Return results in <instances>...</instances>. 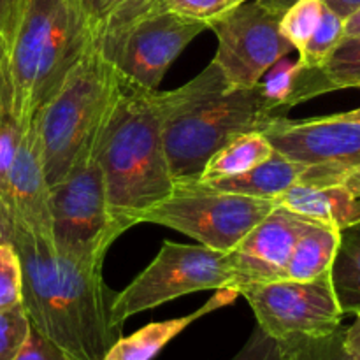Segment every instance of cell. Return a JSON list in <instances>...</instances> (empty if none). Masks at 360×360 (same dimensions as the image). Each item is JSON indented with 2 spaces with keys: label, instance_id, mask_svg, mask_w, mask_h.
<instances>
[{
  "label": "cell",
  "instance_id": "cell-36",
  "mask_svg": "<svg viewBox=\"0 0 360 360\" xmlns=\"http://www.w3.org/2000/svg\"><path fill=\"white\" fill-rule=\"evenodd\" d=\"M340 185H345L355 197H360V164L347 172L341 178Z\"/></svg>",
  "mask_w": 360,
  "mask_h": 360
},
{
  "label": "cell",
  "instance_id": "cell-25",
  "mask_svg": "<svg viewBox=\"0 0 360 360\" xmlns=\"http://www.w3.org/2000/svg\"><path fill=\"white\" fill-rule=\"evenodd\" d=\"M343 39L345 20H341L338 14L326 7L315 32L308 39L304 48L299 51V60L306 69H316L329 58L330 53L338 48Z\"/></svg>",
  "mask_w": 360,
  "mask_h": 360
},
{
  "label": "cell",
  "instance_id": "cell-35",
  "mask_svg": "<svg viewBox=\"0 0 360 360\" xmlns=\"http://www.w3.org/2000/svg\"><path fill=\"white\" fill-rule=\"evenodd\" d=\"M345 341H347L348 350L360 359V313L355 315V322L345 333Z\"/></svg>",
  "mask_w": 360,
  "mask_h": 360
},
{
  "label": "cell",
  "instance_id": "cell-34",
  "mask_svg": "<svg viewBox=\"0 0 360 360\" xmlns=\"http://www.w3.org/2000/svg\"><path fill=\"white\" fill-rule=\"evenodd\" d=\"M327 9L333 11L341 20H348L360 9V0H322Z\"/></svg>",
  "mask_w": 360,
  "mask_h": 360
},
{
  "label": "cell",
  "instance_id": "cell-11",
  "mask_svg": "<svg viewBox=\"0 0 360 360\" xmlns=\"http://www.w3.org/2000/svg\"><path fill=\"white\" fill-rule=\"evenodd\" d=\"M262 134L274 151L308 167L301 179L304 185H340L360 164V122L336 115L309 120L276 116Z\"/></svg>",
  "mask_w": 360,
  "mask_h": 360
},
{
  "label": "cell",
  "instance_id": "cell-16",
  "mask_svg": "<svg viewBox=\"0 0 360 360\" xmlns=\"http://www.w3.org/2000/svg\"><path fill=\"white\" fill-rule=\"evenodd\" d=\"M239 292L234 288H221V290H217V294L202 308L190 313V315L165 320V322L148 323L130 336L120 338L112 345L111 350L108 352L104 360H153L190 323L202 319L204 315H210V313L224 308V306H229L236 301Z\"/></svg>",
  "mask_w": 360,
  "mask_h": 360
},
{
  "label": "cell",
  "instance_id": "cell-8",
  "mask_svg": "<svg viewBox=\"0 0 360 360\" xmlns=\"http://www.w3.org/2000/svg\"><path fill=\"white\" fill-rule=\"evenodd\" d=\"M221 288H234L227 253L202 245L164 241L150 266L112 297V322L123 327L137 313L155 309L183 295Z\"/></svg>",
  "mask_w": 360,
  "mask_h": 360
},
{
  "label": "cell",
  "instance_id": "cell-33",
  "mask_svg": "<svg viewBox=\"0 0 360 360\" xmlns=\"http://www.w3.org/2000/svg\"><path fill=\"white\" fill-rule=\"evenodd\" d=\"M276 348V340L264 333L259 326L250 334L245 347L238 352L231 360H269L271 354Z\"/></svg>",
  "mask_w": 360,
  "mask_h": 360
},
{
  "label": "cell",
  "instance_id": "cell-26",
  "mask_svg": "<svg viewBox=\"0 0 360 360\" xmlns=\"http://www.w3.org/2000/svg\"><path fill=\"white\" fill-rule=\"evenodd\" d=\"M323 9L326 6L322 0H295L285 9L280 21V30L297 53L304 48L308 39L315 32Z\"/></svg>",
  "mask_w": 360,
  "mask_h": 360
},
{
  "label": "cell",
  "instance_id": "cell-7",
  "mask_svg": "<svg viewBox=\"0 0 360 360\" xmlns=\"http://www.w3.org/2000/svg\"><path fill=\"white\" fill-rule=\"evenodd\" d=\"M274 207L273 200L218 192L193 181L176 185L167 199L141 214L139 224L169 227L229 253Z\"/></svg>",
  "mask_w": 360,
  "mask_h": 360
},
{
  "label": "cell",
  "instance_id": "cell-28",
  "mask_svg": "<svg viewBox=\"0 0 360 360\" xmlns=\"http://www.w3.org/2000/svg\"><path fill=\"white\" fill-rule=\"evenodd\" d=\"M30 327L23 302L0 308V360H13L20 354Z\"/></svg>",
  "mask_w": 360,
  "mask_h": 360
},
{
  "label": "cell",
  "instance_id": "cell-32",
  "mask_svg": "<svg viewBox=\"0 0 360 360\" xmlns=\"http://www.w3.org/2000/svg\"><path fill=\"white\" fill-rule=\"evenodd\" d=\"M28 4L30 0H0V37L7 42L9 49L27 13Z\"/></svg>",
  "mask_w": 360,
  "mask_h": 360
},
{
  "label": "cell",
  "instance_id": "cell-9",
  "mask_svg": "<svg viewBox=\"0 0 360 360\" xmlns=\"http://www.w3.org/2000/svg\"><path fill=\"white\" fill-rule=\"evenodd\" d=\"M206 28L204 21L167 11H146L97 44L122 79L158 90L172 62Z\"/></svg>",
  "mask_w": 360,
  "mask_h": 360
},
{
  "label": "cell",
  "instance_id": "cell-22",
  "mask_svg": "<svg viewBox=\"0 0 360 360\" xmlns=\"http://www.w3.org/2000/svg\"><path fill=\"white\" fill-rule=\"evenodd\" d=\"M330 283L345 315L360 313V221L340 231Z\"/></svg>",
  "mask_w": 360,
  "mask_h": 360
},
{
  "label": "cell",
  "instance_id": "cell-5",
  "mask_svg": "<svg viewBox=\"0 0 360 360\" xmlns=\"http://www.w3.org/2000/svg\"><path fill=\"white\" fill-rule=\"evenodd\" d=\"M120 76L97 42L72 67L56 94L39 109L37 125L49 186L91 153L98 129L118 91Z\"/></svg>",
  "mask_w": 360,
  "mask_h": 360
},
{
  "label": "cell",
  "instance_id": "cell-10",
  "mask_svg": "<svg viewBox=\"0 0 360 360\" xmlns=\"http://www.w3.org/2000/svg\"><path fill=\"white\" fill-rule=\"evenodd\" d=\"M285 7L264 0H246L210 23L218 39L213 62L236 88H252L264 74L294 51L280 21Z\"/></svg>",
  "mask_w": 360,
  "mask_h": 360
},
{
  "label": "cell",
  "instance_id": "cell-37",
  "mask_svg": "<svg viewBox=\"0 0 360 360\" xmlns=\"http://www.w3.org/2000/svg\"><path fill=\"white\" fill-rule=\"evenodd\" d=\"M359 35H360V9L355 14H352L348 20H345V39L359 37Z\"/></svg>",
  "mask_w": 360,
  "mask_h": 360
},
{
  "label": "cell",
  "instance_id": "cell-17",
  "mask_svg": "<svg viewBox=\"0 0 360 360\" xmlns=\"http://www.w3.org/2000/svg\"><path fill=\"white\" fill-rule=\"evenodd\" d=\"M345 88H360V35L343 39L316 69L302 65L295 81L292 105Z\"/></svg>",
  "mask_w": 360,
  "mask_h": 360
},
{
  "label": "cell",
  "instance_id": "cell-24",
  "mask_svg": "<svg viewBox=\"0 0 360 360\" xmlns=\"http://www.w3.org/2000/svg\"><path fill=\"white\" fill-rule=\"evenodd\" d=\"M95 42L146 13L151 0H81Z\"/></svg>",
  "mask_w": 360,
  "mask_h": 360
},
{
  "label": "cell",
  "instance_id": "cell-2",
  "mask_svg": "<svg viewBox=\"0 0 360 360\" xmlns=\"http://www.w3.org/2000/svg\"><path fill=\"white\" fill-rule=\"evenodd\" d=\"M155 97L174 185L197 181L206 162L234 137L264 132L276 116H287L264 97L260 84L232 86L214 62L183 86L157 90Z\"/></svg>",
  "mask_w": 360,
  "mask_h": 360
},
{
  "label": "cell",
  "instance_id": "cell-31",
  "mask_svg": "<svg viewBox=\"0 0 360 360\" xmlns=\"http://www.w3.org/2000/svg\"><path fill=\"white\" fill-rule=\"evenodd\" d=\"M13 360H72L65 352L60 350L55 343L42 336L35 327H30L27 341L20 354Z\"/></svg>",
  "mask_w": 360,
  "mask_h": 360
},
{
  "label": "cell",
  "instance_id": "cell-27",
  "mask_svg": "<svg viewBox=\"0 0 360 360\" xmlns=\"http://www.w3.org/2000/svg\"><path fill=\"white\" fill-rule=\"evenodd\" d=\"M302 69L301 60H288L287 56L278 60L260 79V90L264 97L271 102L276 109L287 115L292 108V95H294L295 81Z\"/></svg>",
  "mask_w": 360,
  "mask_h": 360
},
{
  "label": "cell",
  "instance_id": "cell-6",
  "mask_svg": "<svg viewBox=\"0 0 360 360\" xmlns=\"http://www.w3.org/2000/svg\"><path fill=\"white\" fill-rule=\"evenodd\" d=\"M51 239L60 255L102 267L112 243L129 225L115 217L94 155H86L56 185L49 186Z\"/></svg>",
  "mask_w": 360,
  "mask_h": 360
},
{
  "label": "cell",
  "instance_id": "cell-12",
  "mask_svg": "<svg viewBox=\"0 0 360 360\" xmlns=\"http://www.w3.org/2000/svg\"><path fill=\"white\" fill-rule=\"evenodd\" d=\"M238 292L255 313L257 326L276 341L330 333L341 327L345 316L330 274L313 281L250 283Z\"/></svg>",
  "mask_w": 360,
  "mask_h": 360
},
{
  "label": "cell",
  "instance_id": "cell-30",
  "mask_svg": "<svg viewBox=\"0 0 360 360\" xmlns=\"http://www.w3.org/2000/svg\"><path fill=\"white\" fill-rule=\"evenodd\" d=\"M21 262L13 243L0 241V308L21 302L23 297Z\"/></svg>",
  "mask_w": 360,
  "mask_h": 360
},
{
  "label": "cell",
  "instance_id": "cell-15",
  "mask_svg": "<svg viewBox=\"0 0 360 360\" xmlns=\"http://www.w3.org/2000/svg\"><path fill=\"white\" fill-rule=\"evenodd\" d=\"M273 202L276 207L338 231L360 221V197H355L345 185L313 186L297 183Z\"/></svg>",
  "mask_w": 360,
  "mask_h": 360
},
{
  "label": "cell",
  "instance_id": "cell-40",
  "mask_svg": "<svg viewBox=\"0 0 360 360\" xmlns=\"http://www.w3.org/2000/svg\"><path fill=\"white\" fill-rule=\"evenodd\" d=\"M266 2H271V0H266Z\"/></svg>",
  "mask_w": 360,
  "mask_h": 360
},
{
  "label": "cell",
  "instance_id": "cell-13",
  "mask_svg": "<svg viewBox=\"0 0 360 360\" xmlns=\"http://www.w3.org/2000/svg\"><path fill=\"white\" fill-rule=\"evenodd\" d=\"M311 224L315 221L274 207L227 253L232 287L239 290L250 283L283 280L295 243Z\"/></svg>",
  "mask_w": 360,
  "mask_h": 360
},
{
  "label": "cell",
  "instance_id": "cell-39",
  "mask_svg": "<svg viewBox=\"0 0 360 360\" xmlns=\"http://www.w3.org/2000/svg\"><path fill=\"white\" fill-rule=\"evenodd\" d=\"M7 58H9V46H7V42L0 37V63Z\"/></svg>",
  "mask_w": 360,
  "mask_h": 360
},
{
  "label": "cell",
  "instance_id": "cell-38",
  "mask_svg": "<svg viewBox=\"0 0 360 360\" xmlns=\"http://www.w3.org/2000/svg\"><path fill=\"white\" fill-rule=\"evenodd\" d=\"M336 116L343 120H352V122H360V108L352 109V111H347V112H338Z\"/></svg>",
  "mask_w": 360,
  "mask_h": 360
},
{
  "label": "cell",
  "instance_id": "cell-4",
  "mask_svg": "<svg viewBox=\"0 0 360 360\" xmlns=\"http://www.w3.org/2000/svg\"><path fill=\"white\" fill-rule=\"evenodd\" d=\"M81 0H30L9 49L14 104L27 123L94 44Z\"/></svg>",
  "mask_w": 360,
  "mask_h": 360
},
{
  "label": "cell",
  "instance_id": "cell-23",
  "mask_svg": "<svg viewBox=\"0 0 360 360\" xmlns=\"http://www.w3.org/2000/svg\"><path fill=\"white\" fill-rule=\"evenodd\" d=\"M345 327L315 336H294L276 341L285 360H360L348 350Z\"/></svg>",
  "mask_w": 360,
  "mask_h": 360
},
{
  "label": "cell",
  "instance_id": "cell-29",
  "mask_svg": "<svg viewBox=\"0 0 360 360\" xmlns=\"http://www.w3.org/2000/svg\"><path fill=\"white\" fill-rule=\"evenodd\" d=\"M246 0H151L148 11H167L179 16L210 23Z\"/></svg>",
  "mask_w": 360,
  "mask_h": 360
},
{
  "label": "cell",
  "instance_id": "cell-19",
  "mask_svg": "<svg viewBox=\"0 0 360 360\" xmlns=\"http://www.w3.org/2000/svg\"><path fill=\"white\" fill-rule=\"evenodd\" d=\"M27 123L21 122L14 104L9 58L0 63V241H9L11 221L7 206V178Z\"/></svg>",
  "mask_w": 360,
  "mask_h": 360
},
{
  "label": "cell",
  "instance_id": "cell-3",
  "mask_svg": "<svg viewBox=\"0 0 360 360\" xmlns=\"http://www.w3.org/2000/svg\"><path fill=\"white\" fill-rule=\"evenodd\" d=\"M155 91L120 77L115 101L91 148L109 207L129 227L139 224L141 214L167 199L176 186Z\"/></svg>",
  "mask_w": 360,
  "mask_h": 360
},
{
  "label": "cell",
  "instance_id": "cell-18",
  "mask_svg": "<svg viewBox=\"0 0 360 360\" xmlns=\"http://www.w3.org/2000/svg\"><path fill=\"white\" fill-rule=\"evenodd\" d=\"M308 167L299 162L290 160L281 153L274 151L267 160L255 165L243 174L231 176L224 179H213V181H195L199 185L207 186L218 192L238 193V195L255 197V199H276L280 193L288 190L290 186L301 183L302 176L306 174Z\"/></svg>",
  "mask_w": 360,
  "mask_h": 360
},
{
  "label": "cell",
  "instance_id": "cell-21",
  "mask_svg": "<svg viewBox=\"0 0 360 360\" xmlns=\"http://www.w3.org/2000/svg\"><path fill=\"white\" fill-rule=\"evenodd\" d=\"M273 153L274 148L262 132L243 134L229 141L206 162L197 181L204 183L243 174L262 164Z\"/></svg>",
  "mask_w": 360,
  "mask_h": 360
},
{
  "label": "cell",
  "instance_id": "cell-14",
  "mask_svg": "<svg viewBox=\"0 0 360 360\" xmlns=\"http://www.w3.org/2000/svg\"><path fill=\"white\" fill-rule=\"evenodd\" d=\"M7 206L13 225L51 234L49 185L46 181L37 115L32 116L25 125L11 165L7 178Z\"/></svg>",
  "mask_w": 360,
  "mask_h": 360
},
{
  "label": "cell",
  "instance_id": "cell-20",
  "mask_svg": "<svg viewBox=\"0 0 360 360\" xmlns=\"http://www.w3.org/2000/svg\"><path fill=\"white\" fill-rule=\"evenodd\" d=\"M338 245H340L338 229L311 224L295 243L283 280L313 281L330 274Z\"/></svg>",
  "mask_w": 360,
  "mask_h": 360
},
{
  "label": "cell",
  "instance_id": "cell-1",
  "mask_svg": "<svg viewBox=\"0 0 360 360\" xmlns=\"http://www.w3.org/2000/svg\"><path fill=\"white\" fill-rule=\"evenodd\" d=\"M23 274V302L32 327L72 360H104L122 338L112 322L102 267L60 255L51 234L13 225Z\"/></svg>",
  "mask_w": 360,
  "mask_h": 360
}]
</instances>
